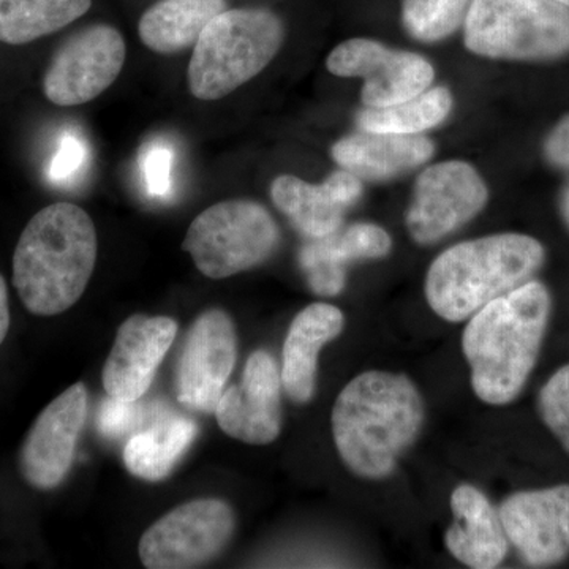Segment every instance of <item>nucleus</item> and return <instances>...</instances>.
Returning <instances> with one entry per match:
<instances>
[{
    "label": "nucleus",
    "mask_w": 569,
    "mask_h": 569,
    "mask_svg": "<svg viewBox=\"0 0 569 569\" xmlns=\"http://www.w3.org/2000/svg\"><path fill=\"white\" fill-rule=\"evenodd\" d=\"M425 415L410 378L380 370L361 373L342 389L332 410L340 459L358 477L388 478L417 441Z\"/></svg>",
    "instance_id": "obj_1"
},
{
    "label": "nucleus",
    "mask_w": 569,
    "mask_h": 569,
    "mask_svg": "<svg viewBox=\"0 0 569 569\" xmlns=\"http://www.w3.org/2000/svg\"><path fill=\"white\" fill-rule=\"evenodd\" d=\"M550 313L541 282L520 284L478 310L463 331L471 387L482 402L505 406L520 395L537 365Z\"/></svg>",
    "instance_id": "obj_2"
},
{
    "label": "nucleus",
    "mask_w": 569,
    "mask_h": 569,
    "mask_svg": "<svg viewBox=\"0 0 569 569\" xmlns=\"http://www.w3.org/2000/svg\"><path fill=\"white\" fill-rule=\"evenodd\" d=\"M97 231L80 206L54 203L26 224L13 254V284L29 312L59 316L80 301L97 261Z\"/></svg>",
    "instance_id": "obj_3"
},
{
    "label": "nucleus",
    "mask_w": 569,
    "mask_h": 569,
    "mask_svg": "<svg viewBox=\"0 0 569 569\" xmlns=\"http://www.w3.org/2000/svg\"><path fill=\"white\" fill-rule=\"evenodd\" d=\"M545 258L541 242L527 234L501 233L460 242L430 264L427 302L443 320H468L493 299L529 282Z\"/></svg>",
    "instance_id": "obj_4"
},
{
    "label": "nucleus",
    "mask_w": 569,
    "mask_h": 569,
    "mask_svg": "<svg viewBox=\"0 0 569 569\" xmlns=\"http://www.w3.org/2000/svg\"><path fill=\"white\" fill-rule=\"evenodd\" d=\"M284 29L272 11L223 10L201 32L193 47L187 82L194 99H223L253 80L282 47Z\"/></svg>",
    "instance_id": "obj_5"
},
{
    "label": "nucleus",
    "mask_w": 569,
    "mask_h": 569,
    "mask_svg": "<svg viewBox=\"0 0 569 569\" xmlns=\"http://www.w3.org/2000/svg\"><path fill=\"white\" fill-rule=\"evenodd\" d=\"M463 43L493 61H553L569 54V9L553 0H473Z\"/></svg>",
    "instance_id": "obj_6"
},
{
    "label": "nucleus",
    "mask_w": 569,
    "mask_h": 569,
    "mask_svg": "<svg viewBox=\"0 0 569 569\" xmlns=\"http://www.w3.org/2000/svg\"><path fill=\"white\" fill-rule=\"evenodd\" d=\"M280 230L268 209L252 200H227L201 212L182 249L201 274L220 280L264 263L276 252Z\"/></svg>",
    "instance_id": "obj_7"
},
{
    "label": "nucleus",
    "mask_w": 569,
    "mask_h": 569,
    "mask_svg": "<svg viewBox=\"0 0 569 569\" xmlns=\"http://www.w3.org/2000/svg\"><path fill=\"white\" fill-rule=\"evenodd\" d=\"M233 509L217 498L189 501L144 531L138 546L149 569L197 568L216 559L234 531Z\"/></svg>",
    "instance_id": "obj_8"
},
{
    "label": "nucleus",
    "mask_w": 569,
    "mask_h": 569,
    "mask_svg": "<svg viewBox=\"0 0 569 569\" xmlns=\"http://www.w3.org/2000/svg\"><path fill=\"white\" fill-rule=\"evenodd\" d=\"M488 200V186L473 164L463 160L430 164L415 183L408 231L418 244H436L473 220Z\"/></svg>",
    "instance_id": "obj_9"
},
{
    "label": "nucleus",
    "mask_w": 569,
    "mask_h": 569,
    "mask_svg": "<svg viewBox=\"0 0 569 569\" xmlns=\"http://www.w3.org/2000/svg\"><path fill=\"white\" fill-rule=\"evenodd\" d=\"M326 69L340 78H362L361 100L366 108L407 102L427 91L436 80L432 63L422 56L391 50L370 39L337 44L326 59Z\"/></svg>",
    "instance_id": "obj_10"
},
{
    "label": "nucleus",
    "mask_w": 569,
    "mask_h": 569,
    "mask_svg": "<svg viewBox=\"0 0 569 569\" xmlns=\"http://www.w3.org/2000/svg\"><path fill=\"white\" fill-rule=\"evenodd\" d=\"M126 58V41L112 26L97 24L74 33L44 73V96L58 107L92 102L118 80Z\"/></svg>",
    "instance_id": "obj_11"
},
{
    "label": "nucleus",
    "mask_w": 569,
    "mask_h": 569,
    "mask_svg": "<svg viewBox=\"0 0 569 569\" xmlns=\"http://www.w3.org/2000/svg\"><path fill=\"white\" fill-rule=\"evenodd\" d=\"M238 356L233 320L211 309L190 328L179 361L178 399L192 410L213 413L222 397Z\"/></svg>",
    "instance_id": "obj_12"
},
{
    "label": "nucleus",
    "mask_w": 569,
    "mask_h": 569,
    "mask_svg": "<svg viewBox=\"0 0 569 569\" xmlns=\"http://www.w3.org/2000/svg\"><path fill=\"white\" fill-rule=\"evenodd\" d=\"M88 417V391L77 383L41 411L21 449L22 477L36 489L58 488L69 475Z\"/></svg>",
    "instance_id": "obj_13"
},
{
    "label": "nucleus",
    "mask_w": 569,
    "mask_h": 569,
    "mask_svg": "<svg viewBox=\"0 0 569 569\" xmlns=\"http://www.w3.org/2000/svg\"><path fill=\"white\" fill-rule=\"evenodd\" d=\"M280 389L282 376L274 358L268 351H254L247 361L241 385L224 389L217 403L213 413L220 429L244 443H272L282 429Z\"/></svg>",
    "instance_id": "obj_14"
},
{
    "label": "nucleus",
    "mask_w": 569,
    "mask_h": 569,
    "mask_svg": "<svg viewBox=\"0 0 569 569\" xmlns=\"http://www.w3.org/2000/svg\"><path fill=\"white\" fill-rule=\"evenodd\" d=\"M501 523L520 557L533 567L569 553V486L519 492L501 503Z\"/></svg>",
    "instance_id": "obj_15"
},
{
    "label": "nucleus",
    "mask_w": 569,
    "mask_h": 569,
    "mask_svg": "<svg viewBox=\"0 0 569 569\" xmlns=\"http://www.w3.org/2000/svg\"><path fill=\"white\" fill-rule=\"evenodd\" d=\"M178 323L170 317L133 316L123 321L103 367V387L112 399L138 402L173 346Z\"/></svg>",
    "instance_id": "obj_16"
},
{
    "label": "nucleus",
    "mask_w": 569,
    "mask_h": 569,
    "mask_svg": "<svg viewBox=\"0 0 569 569\" xmlns=\"http://www.w3.org/2000/svg\"><path fill=\"white\" fill-rule=\"evenodd\" d=\"M361 197V179L343 168L318 186L291 174L279 176L271 186L272 203L309 239L339 231L347 209Z\"/></svg>",
    "instance_id": "obj_17"
},
{
    "label": "nucleus",
    "mask_w": 569,
    "mask_h": 569,
    "mask_svg": "<svg viewBox=\"0 0 569 569\" xmlns=\"http://www.w3.org/2000/svg\"><path fill=\"white\" fill-rule=\"evenodd\" d=\"M391 247L385 228L359 222L326 238L310 239L299 253V263L317 295L337 296L346 288L348 264L385 258Z\"/></svg>",
    "instance_id": "obj_18"
},
{
    "label": "nucleus",
    "mask_w": 569,
    "mask_h": 569,
    "mask_svg": "<svg viewBox=\"0 0 569 569\" xmlns=\"http://www.w3.org/2000/svg\"><path fill=\"white\" fill-rule=\"evenodd\" d=\"M451 508L455 523L445 535L449 552L470 568H497L507 557L508 537L488 497L462 485L452 492Z\"/></svg>",
    "instance_id": "obj_19"
},
{
    "label": "nucleus",
    "mask_w": 569,
    "mask_h": 569,
    "mask_svg": "<svg viewBox=\"0 0 569 569\" xmlns=\"http://www.w3.org/2000/svg\"><path fill=\"white\" fill-rule=\"evenodd\" d=\"M436 152L432 140L422 134L361 132L332 146L331 156L343 170L359 178L385 181L421 167Z\"/></svg>",
    "instance_id": "obj_20"
},
{
    "label": "nucleus",
    "mask_w": 569,
    "mask_h": 569,
    "mask_svg": "<svg viewBox=\"0 0 569 569\" xmlns=\"http://www.w3.org/2000/svg\"><path fill=\"white\" fill-rule=\"evenodd\" d=\"M346 326L339 307L317 302L296 316L283 346L282 385L296 403L309 402L316 392L318 355Z\"/></svg>",
    "instance_id": "obj_21"
},
{
    "label": "nucleus",
    "mask_w": 569,
    "mask_h": 569,
    "mask_svg": "<svg viewBox=\"0 0 569 569\" xmlns=\"http://www.w3.org/2000/svg\"><path fill=\"white\" fill-rule=\"evenodd\" d=\"M224 7V0H162L142 14L140 39L153 52L176 54L194 47L206 26Z\"/></svg>",
    "instance_id": "obj_22"
},
{
    "label": "nucleus",
    "mask_w": 569,
    "mask_h": 569,
    "mask_svg": "<svg viewBox=\"0 0 569 569\" xmlns=\"http://www.w3.org/2000/svg\"><path fill=\"white\" fill-rule=\"evenodd\" d=\"M197 437V426L181 417L163 418L151 429L127 441L123 462L133 477L146 481H162L173 471Z\"/></svg>",
    "instance_id": "obj_23"
},
{
    "label": "nucleus",
    "mask_w": 569,
    "mask_h": 569,
    "mask_svg": "<svg viewBox=\"0 0 569 569\" xmlns=\"http://www.w3.org/2000/svg\"><path fill=\"white\" fill-rule=\"evenodd\" d=\"M92 0H0V41L28 44L61 31L91 9Z\"/></svg>",
    "instance_id": "obj_24"
},
{
    "label": "nucleus",
    "mask_w": 569,
    "mask_h": 569,
    "mask_svg": "<svg viewBox=\"0 0 569 569\" xmlns=\"http://www.w3.org/2000/svg\"><path fill=\"white\" fill-rule=\"evenodd\" d=\"M452 107V93L443 86H438L392 107H365L356 116V126L366 132L422 134L447 121Z\"/></svg>",
    "instance_id": "obj_25"
},
{
    "label": "nucleus",
    "mask_w": 569,
    "mask_h": 569,
    "mask_svg": "<svg viewBox=\"0 0 569 569\" xmlns=\"http://www.w3.org/2000/svg\"><path fill=\"white\" fill-rule=\"evenodd\" d=\"M473 0H403L406 31L422 43H437L463 26Z\"/></svg>",
    "instance_id": "obj_26"
},
{
    "label": "nucleus",
    "mask_w": 569,
    "mask_h": 569,
    "mask_svg": "<svg viewBox=\"0 0 569 569\" xmlns=\"http://www.w3.org/2000/svg\"><path fill=\"white\" fill-rule=\"evenodd\" d=\"M539 411L550 432L569 452V365L557 370L541 389Z\"/></svg>",
    "instance_id": "obj_27"
},
{
    "label": "nucleus",
    "mask_w": 569,
    "mask_h": 569,
    "mask_svg": "<svg viewBox=\"0 0 569 569\" xmlns=\"http://www.w3.org/2000/svg\"><path fill=\"white\" fill-rule=\"evenodd\" d=\"M174 156L170 146L153 142L142 157V174H144L146 189L152 197H164L171 190V170H173Z\"/></svg>",
    "instance_id": "obj_28"
},
{
    "label": "nucleus",
    "mask_w": 569,
    "mask_h": 569,
    "mask_svg": "<svg viewBox=\"0 0 569 569\" xmlns=\"http://www.w3.org/2000/svg\"><path fill=\"white\" fill-rule=\"evenodd\" d=\"M86 160H88V148L84 142L77 134L67 133L52 157L48 178L56 183L70 181L84 167Z\"/></svg>",
    "instance_id": "obj_29"
},
{
    "label": "nucleus",
    "mask_w": 569,
    "mask_h": 569,
    "mask_svg": "<svg viewBox=\"0 0 569 569\" xmlns=\"http://www.w3.org/2000/svg\"><path fill=\"white\" fill-rule=\"evenodd\" d=\"M141 408L137 402H123L119 399L104 400L99 413V429L103 436L121 437L140 422Z\"/></svg>",
    "instance_id": "obj_30"
},
{
    "label": "nucleus",
    "mask_w": 569,
    "mask_h": 569,
    "mask_svg": "<svg viewBox=\"0 0 569 569\" xmlns=\"http://www.w3.org/2000/svg\"><path fill=\"white\" fill-rule=\"evenodd\" d=\"M545 153L550 163L569 170V114L549 133L545 142Z\"/></svg>",
    "instance_id": "obj_31"
},
{
    "label": "nucleus",
    "mask_w": 569,
    "mask_h": 569,
    "mask_svg": "<svg viewBox=\"0 0 569 569\" xmlns=\"http://www.w3.org/2000/svg\"><path fill=\"white\" fill-rule=\"evenodd\" d=\"M10 329V307H9V291H7V283L3 277L0 276V346L9 335Z\"/></svg>",
    "instance_id": "obj_32"
},
{
    "label": "nucleus",
    "mask_w": 569,
    "mask_h": 569,
    "mask_svg": "<svg viewBox=\"0 0 569 569\" xmlns=\"http://www.w3.org/2000/svg\"><path fill=\"white\" fill-rule=\"evenodd\" d=\"M561 213H563L569 227V189L563 193V198H561Z\"/></svg>",
    "instance_id": "obj_33"
},
{
    "label": "nucleus",
    "mask_w": 569,
    "mask_h": 569,
    "mask_svg": "<svg viewBox=\"0 0 569 569\" xmlns=\"http://www.w3.org/2000/svg\"><path fill=\"white\" fill-rule=\"evenodd\" d=\"M553 2L561 3V6L568 7L569 9V0H553Z\"/></svg>",
    "instance_id": "obj_34"
}]
</instances>
